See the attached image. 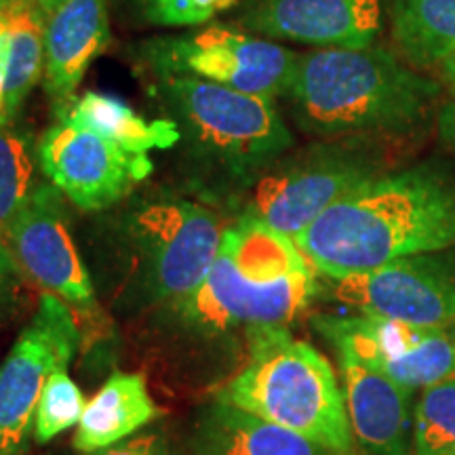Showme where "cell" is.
Listing matches in <instances>:
<instances>
[{
	"label": "cell",
	"instance_id": "obj_1",
	"mask_svg": "<svg viewBox=\"0 0 455 455\" xmlns=\"http://www.w3.org/2000/svg\"><path fill=\"white\" fill-rule=\"evenodd\" d=\"M295 244L333 281L409 255L451 251L455 171L426 163L378 175L331 204Z\"/></svg>",
	"mask_w": 455,
	"mask_h": 455
},
{
	"label": "cell",
	"instance_id": "obj_2",
	"mask_svg": "<svg viewBox=\"0 0 455 455\" xmlns=\"http://www.w3.org/2000/svg\"><path fill=\"white\" fill-rule=\"evenodd\" d=\"M441 84L384 47L298 55L287 98L299 129L321 138L403 135L436 116Z\"/></svg>",
	"mask_w": 455,
	"mask_h": 455
},
{
	"label": "cell",
	"instance_id": "obj_3",
	"mask_svg": "<svg viewBox=\"0 0 455 455\" xmlns=\"http://www.w3.org/2000/svg\"><path fill=\"white\" fill-rule=\"evenodd\" d=\"M316 291L315 266L293 238L247 215L226 228L212 270L178 310L203 331L283 327L308 308Z\"/></svg>",
	"mask_w": 455,
	"mask_h": 455
},
{
	"label": "cell",
	"instance_id": "obj_4",
	"mask_svg": "<svg viewBox=\"0 0 455 455\" xmlns=\"http://www.w3.org/2000/svg\"><path fill=\"white\" fill-rule=\"evenodd\" d=\"M220 401L331 449L352 453V428L331 363L281 325L249 329V361Z\"/></svg>",
	"mask_w": 455,
	"mask_h": 455
},
{
	"label": "cell",
	"instance_id": "obj_5",
	"mask_svg": "<svg viewBox=\"0 0 455 455\" xmlns=\"http://www.w3.org/2000/svg\"><path fill=\"white\" fill-rule=\"evenodd\" d=\"M161 95L192 146L241 178L270 169L293 146L275 100L195 76L161 78Z\"/></svg>",
	"mask_w": 455,
	"mask_h": 455
},
{
	"label": "cell",
	"instance_id": "obj_6",
	"mask_svg": "<svg viewBox=\"0 0 455 455\" xmlns=\"http://www.w3.org/2000/svg\"><path fill=\"white\" fill-rule=\"evenodd\" d=\"M224 230L212 209L180 196L148 198L121 218V236L141 284L175 304L212 270Z\"/></svg>",
	"mask_w": 455,
	"mask_h": 455
},
{
	"label": "cell",
	"instance_id": "obj_7",
	"mask_svg": "<svg viewBox=\"0 0 455 455\" xmlns=\"http://www.w3.org/2000/svg\"><path fill=\"white\" fill-rule=\"evenodd\" d=\"M382 175L369 138H344L289 158L258 180L249 215L298 238L331 204Z\"/></svg>",
	"mask_w": 455,
	"mask_h": 455
},
{
	"label": "cell",
	"instance_id": "obj_8",
	"mask_svg": "<svg viewBox=\"0 0 455 455\" xmlns=\"http://www.w3.org/2000/svg\"><path fill=\"white\" fill-rule=\"evenodd\" d=\"M140 53L158 78L195 76L268 100L284 98L299 55L230 26L152 38Z\"/></svg>",
	"mask_w": 455,
	"mask_h": 455
},
{
	"label": "cell",
	"instance_id": "obj_9",
	"mask_svg": "<svg viewBox=\"0 0 455 455\" xmlns=\"http://www.w3.org/2000/svg\"><path fill=\"white\" fill-rule=\"evenodd\" d=\"M78 346L70 304L43 293L30 325L0 365V455H24L49 375L66 369Z\"/></svg>",
	"mask_w": 455,
	"mask_h": 455
},
{
	"label": "cell",
	"instance_id": "obj_10",
	"mask_svg": "<svg viewBox=\"0 0 455 455\" xmlns=\"http://www.w3.org/2000/svg\"><path fill=\"white\" fill-rule=\"evenodd\" d=\"M36 161L53 188L84 212L127 198L152 173L148 155H131L83 124L60 121L36 144Z\"/></svg>",
	"mask_w": 455,
	"mask_h": 455
},
{
	"label": "cell",
	"instance_id": "obj_11",
	"mask_svg": "<svg viewBox=\"0 0 455 455\" xmlns=\"http://www.w3.org/2000/svg\"><path fill=\"white\" fill-rule=\"evenodd\" d=\"M333 295L363 316L447 329L455 323V266L436 253L409 255L338 278Z\"/></svg>",
	"mask_w": 455,
	"mask_h": 455
},
{
	"label": "cell",
	"instance_id": "obj_12",
	"mask_svg": "<svg viewBox=\"0 0 455 455\" xmlns=\"http://www.w3.org/2000/svg\"><path fill=\"white\" fill-rule=\"evenodd\" d=\"M316 331L346 344L409 392L455 378V341L447 329L415 327L371 316L315 318Z\"/></svg>",
	"mask_w": 455,
	"mask_h": 455
},
{
	"label": "cell",
	"instance_id": "obj_13",
	"mask_svg": "<svg viewBox=\"0 0 455 455\" xmlns=\"http://www.w3.org/2000/svg\"><path fill=\"white\" fill-rule=\"evenodd\" d=\"M57 192L51 186L34 188L3 243L15 268L38 287L66 304L89 308L93 304V284L68 230Z\"/></svg>",
	"mask_w": 455,
	"mask_h": 455
},
{
	"label": "cell",
	"instance_id": "obj_14",
	"mask_svg": "<svg viewBox=\"0 0 455 455\" xmlns=\"http://www.w3.org/2000/svg\"><path fill=\"white\" fill-rule=\"evenodd\" d=\"M384 24L382 0H244L238 26L316 49L371 47Z\"/></svg>",
	"mask_w": 455,
	"mask_h": 455
},
{
	"label": "cell",
	"instance_id": "obj_15",
	"mask_svg": "<svg viewBox=\"0 0 455 455\" xmlns=\"http://www.w3.org/2000/svg\"><path fill=\"white\" fill-rule=\"evenodd\" d=\"M344 379V401L355 439L369 455H411V392L350 346L333 344Z\"/></svg>",
	"mask_w": 455,
	"mask_h": 455
},
{
	"label": "cell",
	"instance_id": "obj_16",
	"mask_svg": "<svg viewBox=\"0 0 455 455\" xmlns=\"http://www.w3.org/2000/svg\"><path fill=\"white\" fill-rule=\"evenodd\" d=\"M44 20V83L57 108L74 100L110 41L106 0H34Z\"/></svg>",
	"mask_w": 455,
	"mask_h": 455
},
{
	"label": "cell",
	"instance_id": "obj_17",
	"mask_svg": "<svg viewBox=\"0 0 455 455\" xmlns=\"http://www.w3.org/2000/svg\"><path fill=\"white\" fill-rule=\"evenodd\" d=\"M192 451L195 455H338L299 432L220 398L198 415Z\"/></svg>",
	"mask_w": 455,
	"mask_h": 455
},
{
	"label": "cell",
	"instance_id": "obj_18",
	"mask_svg": "<svg viewBox=\"0 0 455 455\" xmlns=\"http://www.w3.org/2000/svg\"><path fill=\"white\" fill-rule=\"evenodd\" d=\"M161 415V407L150 396L144 375L114 373L84 407L74 447L81 453L101 451Z\"/></svg>",
	"mask_w": 455,
	"mask_h": 455
},
{
	"label": "cell",
	"instance_id": "obj_19",
	"mask_svg": "<svg viewBox=\"0 0 455 455\" xmlns=\"http://www.w3.org/2000/svg\"><path fill=\"white\" fill-rule=\"evenodd\" d=\"M57 114L60 121L83 124L131 155L169 150L181 140V131L175 121H148L123 100L98 91H87L81 98H74L66 106L57 108Z\"/></svg>",
	"mask_w": 455,
	"mask_h": 455
},
{
	"label": "cell",
	"instance_id": "obj_20",
	"mask_svg": "<svg viewBox=\"0 0 455 455\" xmlns=\"http://www.w3.org/2000/svg\"><path fill=\"white\" fill-rule=\"evenodd\" d=\"M390 32L409 66L436 70L455 55V0H390Z\"/></svg>",
	"mask_w": 455,
	"mask_h": 455
},
{
	"label": "cell",
	"instance_id": "obj_21",
	"mask_svg": "<svg viewBox=\"0 0 455 455\" xmlns=\"http://www.w3.org/2000/svg\"><path fill=\"white\" fill-rule=\"evenodd\" d=\"M3 13L7 17L11 44L0 124L9 123L20 112L44 72V20L41 9L34 0H13Z\"/></svg>",
	"mask_w": 455,
	"mask_h": 455
},
{
	"label": "cell",
	"instance_id": "obj_22",
	"mask_svg": "<svg viewBox=\"0 0 455 455\" xmlns=\"http://www.w3.org/2000/svg\"><path fill=\"white\" fill-rule=\"evenodd\" d=\"M411 455H455V378L430 386L419 396Z\"/></svg>",
	"mask_w": 455,
	"mask_h": 455
},
{
	"label": "cell",
	"instance_id": "obj_23",
	"mask_svg": "<svg viewBox=\"0 0 455 455\" xmlns=\"http://www.w3.org/2000/svg\"><path fill=\"white\" fill-rule=\"evenodd\" d=\"M34 192V161L26 135L0 129V241Z\"/></svg>",
	"mask_w": 455,
	"mask_h": 455
},
{
	"label": "cell",
	"instance_id": "obj_24",
	"mask_svg": "<svg viewBox=\"0 0 455 455\" xmlns=\"http://www.w3.org/2000/svg\"><path fill=\"white\" fill-rule=\"evenodd\" d=\"M84 398L78 386L68 375L66 369H55L44 384L34 422V439L49 443L60 432L81 422L84 411Z\"/></svg>",
	"mask_w": 455,
	"mask_h": 455
},
{
	"label": "cell",
	"instance_id": "obj_25",
	"mask_svg": "<svg viewBox=\"0 0 455 455\" xmlns=\"http://www.w3.org/2000/svg\"><path fill=\"white\" fill-rule=\"evenodd\" d=\"M238 0H135L141 17L163 28H195L235 7Z\"/></svg>",
	"mask_w": 455,
	"mask_h": 455
},
{
	"label": "cell",
	"instance_id": "obj_26",
	"mask_svg": "<svg viewBox=\"0 0 455 455\" xmlns=\"http://www.w3.org/2000/svg\"><path fill=\"white\" fill-rule=\"evenodd\" d=\"M87 455H175V451L163 436L141 435L135 436V439L121 441L116 445Z\"/></svg>",
	"mask_w": 455,
	"mask_h": 455
},
{
	"label": "cell",
	"instance_id": "obj_27",
	"mask_svg": "<svg viewBox=\"0 0 455 455\" xmlns=\"http://www.w3.org/2000/svg\"><path fill=\"white\" fill-rule=\"evenodd\" d=\"M9 44H11V32L7 17L0 11V123H3V110H4V91H7V68H9Z\"/></svg>",
	"mask_w": 455,
	"mask_h": 455
},
{
	"label": "cell",
	"instance_id": "obj_28",
	"mask_svg": "<svg viewBox=\"0 0 455 455\" xmlns=\"http://www.w3.org/2000/svg\"><path fill=\"white\" fill-rule=\"evenodd\" d=\"M436 127H439L441 140L455 152V101H449V104L439 108Z\"/></svg>",
	"mask_w": 455,
	"mask_h": 455
},
{
	"label": "cell",
	"instance_id": "obj_29",
	"mask_svg": "<svg viewBox=\"0 0 455 455\" xmlns=\"http://www.w3.org/2000/svg\"><path fill=\"white\" fill-rule=\"evenodd\" d=\"M436 72H439L441 81L447 84L449 93L453 95V101H455V55L449 57L447 61H443V64L436 68Z\"/></svg>",
	"mask_w": 455,
	"mask_h": 455
},
{
	"label": "cell",
	"instance_id": "obj_30",
	"mask_svg": "<svg viewBox=\"0 0 455 455\" xmlns=\"http://www.w3.org/2000/svg\"><path fill=\"white\" fill-rule=\"evenodd\" d=\"M11 268H15V264H13V259H11L7 247H4V243L0 241V287H3L4 281H7V275H9Z\"/></svg>",
	"mask_w": 455,
	"mask_h": 455
},
{
	"label": "cell",
	"instance_id": "obj_31",
	"mask_svg": "<svg viewBox=\"0 0 455 455\" xmlns=\"http://www.w3.org/2000/svg\"><path fill=\"white\" fill-rule=\"evenodd\" d=\"M11 3H13V0H0V11H4V9H7Z\"/></svg>",
	"mask_w": 455,
	"mask_h": 455
},
{
	"label": "cell",
	"instance_id": "obj_32",
	"mask_svg": "<svg viewBox=\"0 0 455 455\" xmlns=\"http://www.w3.org/2000/svg\"><path fill=\"white\" fill-rule=\"evenodd\" d=\"M453 341H455V333H453Z\"/></svg>",
	"mask_w": 455,
	"mask_h": 455
}]
</instances>
